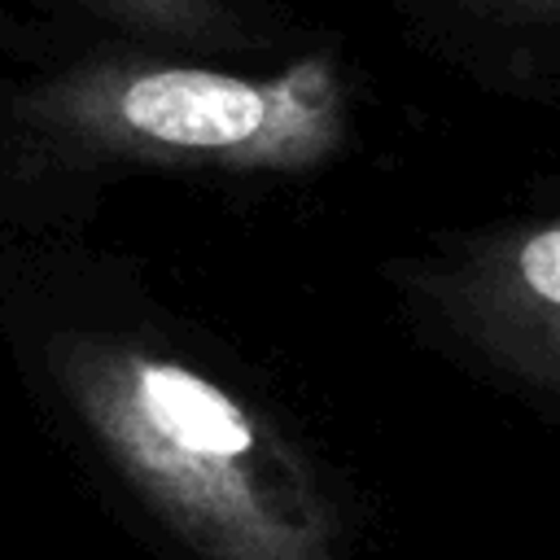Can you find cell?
I'll return each mask as SVG.
<instances>
[{
  "label": "cell",
  "mask_w": 560,
  "mask_h": 560,
  "mask_svg": "<svg viewBox=\"0 0 560 560\" xmlns=\"http://www.w3.org/2000/svg\"><path fill=\"white\" fill-rule=\"evenodd\" d=\"M52 372L127 486L201 560H332L289 438L214 376L122 337H57Z\"/></svg>",
  "instance_id": "cell-1"
},
{
  "label": "cell",
  "mask_w": 560,
  "mask_h": 560,
  "mask_svg": "<svg viewBox=\"0 0 560 560\" xmlns=\"http://www.w3.org/2000/svg\"><path fill=\"white\" fill-rule=\"evenodd\" d=\"M39 114L105 153L219 171H306L346 131L341 83L319 52L267 79L162 61L92 66L48 88Z\"/></svg>",
  "instance_id": "cell-2"
},
{
  "label": "cell",
  "mask_w": 560,
  "mask_h": 560,
  "mask_svg": "<svg viewBox=\"0 0 560 560\" xmlns=\"http://www.w3.org/2000/svg\"><path fill=\"white\" fill-rule=\"evenodd\" d=\"M455 319L521 376L560 389V223L459 262L446 280Z\"/></svg>",
  "instance_id": "cell-3"
},
{
  "label": "cell",
  "mask_w": 560,
  "mask_h": 560,
  "mask_svg": "<svg viewBox=\"0 0 560 560\" xmlns=\"http://www.w3.org/2000/svg\"><path fill=\"white\" fill-rule=\"evenodd\" d=\"M122 22H136L158 35L184 39H219L228 31V13L219 0H101Z\"/></svg>",
  "instance_id": "cell-4"
}]
</instances>
